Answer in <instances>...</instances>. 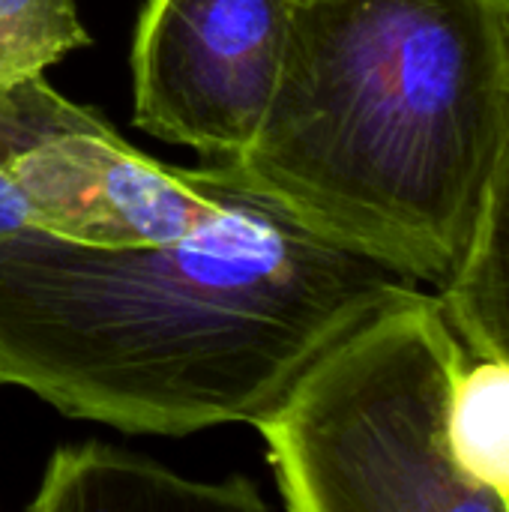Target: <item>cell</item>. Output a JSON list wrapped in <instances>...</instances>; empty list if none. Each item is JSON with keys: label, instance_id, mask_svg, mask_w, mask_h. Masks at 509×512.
Listing matches in <instances>:
<instances>
[{"label": "cell", "instance_id": "obj_1", "mask_svg": "<svg viewBox=\"0 0 509 512\" xmlns=\"http://www.w3.org/2000/svg\"><path fill=\"white\" fill-rule=\"evenodd\" d=\"M414 285L240 180L219 216L165 243L102 249L27 228L0 240V384L135 435L255 426L327 345Z\"/></svg>", "mask_w": 509, "mask_h": 512}, {"label": "cell", "instance_id": "obj_2", "mask_svg": "<svg viewBox=\"0 0 509 512\" xmlns=\"http://www.w3.org/2000/svg\"><path fill=\"white\" fill-rule=\"evenodd\" d=\"M507 144L501 0H297L267 120L222 165L306 228L444 291Z\"/></svg>", "mask_w": 509, "mask_h": 512}, {"label": "cell", "instance_id": "obj_3", "mask_svg": "<svg viewBox=\"0 0 509 512\" xmlns=\"http://www.w3.org/2000/svg\"><path fill=\"white\" fill-rule=\"evenodd\" d=\"M471 351L414 285L327 345L255 423L291 512H507L453 462L447 417Z\"/></svg>", "mask_w": 509, "mask_h": 512}, {"label": "cell", "instance_id": "obj_4", "mask_svg": "<svg viewBox=\"0 0 509 512\" xmlns=\"http://www.w3.org/2000/svg\"><path fill=\"white\" fill-rule=\"evenodd\" d=\"M297 0H144L135 126L207 159L243 156L273 105Z\"/></svg>", "mask_w": 509, "mask_h": 512}, {"label": "cell", "instance_id": "obj_5", "mask_svg": "<svg viewBox=\"0 0 509 512\" xmlns=\"http://www.w3.org/2000/svg\"><path fill=\"white\" fill-rule=\"evenodd\" d=\"M12 177L30 228L102 249L177 240L219 216L234 192L225 165H162L75 102L12 159Z\"/></svg>", "mask_w": 509, "mask_h": 512}, {"label": "cell", "instance_id": "obj_6", "mask_svg": "<svg viewBox=\"0 0 509 512\" xmlns=\"http://www.w3.org/2000/svg\"><path fill=\"white\" fill-rule=\"evenodd\" d=\"M30 512H123V510H234L264 512L255 483H195L177 471L99 441L57 447L48 459Z\"/></svg>", "mask_w": 509, "mask_h": 512}, {"label": "cell", "instance_id": "obj_7", "mask_svg": "<svg viewBox=\"0 0 509 512\" xmlns=\"http://www.w3.org/2000/svg\"><path fill=\"white\" fill-rule=\"evenodd\" d=\"M438 294L471 354L509 357V144L474 243Z\"/></svg>", "mask_w": 509, "mask_h": 512}, {"label": "cell", "instance_id": "obj_8", "mask_svg": "<svg viewBox=\"0 0 509 512\" xmlns=\"http://www.w3.org/2000/svg\"><path fill=\"white\" fill-rule=\"evenodd\" d=\"M447 444L456 468L509 512V357H468L450 399Z\"/></svg>", "mask_w": 509, "mask_h": 512}, {"label": "cell", "instance_id": "obj_9", "mask_svg": "<svg viewBox=\"0 0 509 512\" xmlns=\"http://www.w3.org/2000/svg\"><path fill=\"white\" fill-rule=\"evenodd\" d=\"M87 42L75 0H0V87L45 75Z\"/></svg>", "mask_w": 509, "mask_h": 512}, {"label": "cell", "instance_id": "obj_10", "mask_svg": "<svg viewBox=\"0 0 509 512\" xmlns=\"http://www.w3.org/2000/svg\"><path fill=\"white\" fill-rule=\"evenodd\" d=\"M45 75L0 87V240L27 231V210L12 177V159L36 144L69 108Z\"/></svg>", "mask_w": 509, "mask_h": 512}, {"label": "cell", "instance_id": "obj_11", "mask_svg": "<svg viewBox=\"0 0 509 512\" xmlns=\"http://www.w3.org/2000/svg\"><path fill=\"white\" fill-rule=\"evenodd\" d=\"M504 3V21H507V36H509V0H501Z\"/></svg>", "mask_w": 509, "mask_h": 512}]
</instances>
